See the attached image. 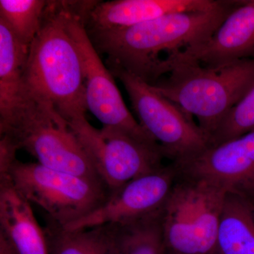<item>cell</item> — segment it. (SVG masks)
<instances>
[{
	"label": "cell",
	"mask_w": 254,
	"mask_h": 254,
	"mask_svg": "<svg viewBox=\"0 0 254 254\" xmlns=\"http://www.w3.org/2000/svg\"><path fill=\"white\" fill-rule=\"evenodd\" d=\"M240 3L221 0L206 11L173 13L131 27L87 31L98 53L108 55V65L153 85L162 77L160 54L169 56L205 43Z\"/></svg>",
	"instance_id": "1"
},
{
	"label": "cell",
	"mask_w": 254,
	"mask_h": 254,
	"mask_svg": "<svg viewBox=\"0 0 254 254\" xmlns=\"http://www.w3.org/2000/svg\"><path fill=\"white\" fill-rule=\"evenodd\" d=\"M70 1H49L41 27L29 47L25 89L50 103L67 123L86 118L81 54L68 26Z\"/></svg>",
	"instance_id": "2"
},
{
	"label": "cell",
	"mask_w": 254,
	"mask_h": 254,
	"mask_svg": "<svg viewBox=\"0 0 254 254\" xmlns=\"http://www.w3.org/2000/svg\"><path fill=\"white\" fill-rule=\"evenodd\" d=\"M168 77L153 89L198 120L208 137L216 131L232 108L254 85V58L218 68L179 62L167 66Z\"/></svg>",
	"instance_id": "3"
},
{
	"label": "cell",
	"mask_w": 254,
	"mask_h": 254,
	"mask_svg": "<svg viewBox=\"0 0 254 254\" xmlns=\"http://www.w3.org/2000/svg\"><path fill=\"white\" fill-rule=\"evenodd\" d=\"M0 136L6 137L18 150H26L44 166L103 181L67 121L50 103L26 89L17 111L0 123Z\"/></svg>",
	"instance_id": "4"
},
{
	"label": "cell",
	"mask_w": 254,
	"mask_h": 254,
	"mask_svg": "<svg viewBox=\"0 0 254 254\" xmlns=\"http://www.w3.org/2000/svg\"><path fill=\"white\" fill-rule=\"evenodd\" d=\"M177 171L162 211L167 252L214 254L227 192L213 182Z\"/></svg>",
	"instance_id": "5"
},
{
	"label": "cell",
	"mask_w": 254,
	"mask_h": 254,
	"mask_svg": "<svg viewBox=\"0 0 254 254\" xmlns=\"http://www.w3.org/2000/svg\"><path fill=\"white\" fill-rule=\"evenodd\" d=\"M0 174L46 217L64 227L88 216L108 200L110 192L103 181L44 166L13 160Z\"/></svg>",
	"instance_id": "6"
},
{
	"label": "cell",
	"mask_w": 254,
	"mask_h": 254,
	"mask_svg": "<svg viewBox=\"0 0 254 254\" xmlns=\"http://www.w3.org/2000/svg\"><path fill=\"white\" fill-rule=\"evenodd\" d=\"M108 68L123 83L138 123L158 143L165 158L180 163L208 148V137L191 115L136 75L115 65Z\"/></svg>",
	"instance_id": "7"
},
{
	"label": "cell",
	"mask_w": 254,
	"mask_h": 254,
	"mask_svg": "<svg viewBox=\"0 0 254 254\" xmlns=\"http://www.w3.org/2000/svg\"><path fill=\"white\" fill-rule=\"evenodd\" d=\"M93 1H70L68 26L81 54L84 68L87 109L103 126L119 128L147 145L160 150L127 109L109 68L102 62L86 26V18Z\"/></svg>",
	"instance_id": "8"
},
{
	"label": "cell",
	"mask_w": 254,
	"mask_h": 254,
	"mask_svg": "<svg viewBox=\"0 0 254 254\" xmlns=\"http://www.w3.org/2000/svg\"><path fill=\"white\" fill-rule=\"evenodd\" d=\"M68 123L110 194L127 182L165 165L161 150L141 143L123 130L105 126L98 129L86 118Z\"/></svg>",
	"instance_id": "9"
},
{
	"label": "cell",
	"mask_w": 254,
	"mask_h": 254,
	"mask_svg": "<svg viewBox=\"0 0 254 254\" xmlns=\"http://www.w3.org/2000/svg\"><path fill=\"white\" fill-rule=\"evenodd\" d=\"M177 177L173 163L127 182L110 194L108 200L88 216L63 227L65 230L111 225H125L160 213Z\"/></svg>",
	"instance_id": "10"
},
{
	"label": "cell",
	"mask_w": 254,
	"mask_h": 254,
	"mask_svg": "<svg viewBox=\"0 0 254 254\" xmlns=\"http://www.w3.org/2000/svg\"><path fill=\"white\" fill-rule=\"evenodd\" d=\"M173 163L180 173L213 182L254 208V131Z\"/></svg>",
	"instance_id": "11"
},
{
	"label": "cell",
	"mask_w": 254,
	"mask_h": 254,
	"mask_svg": "<svg viewBox=\"0 0 254 254\" xmlns=\"http://www.w3.org/2000/svg\"><path fill=\"white\" fill-rule=\"evenodd\" d=\"M252 58H254V0H247L240 1L208 41L169 55L164 60L163 67L166 70L170 64L190 62L218 68Z\"/></svg>",
	"instance_id": "12"
},
{
	"label": "cell",
	"mask_w": 254,
	"mask_h": 254,
	"mask_svg": "<svg viewBox=\"0 0 254 254\" xmlns=\"http://www.w3.org/2000/svg\"><path fill=\"white\" fill-rule=\"evenodd\" d=\"M221 0H115L95 1L86 18L88 31H110L131 27L165 15L206 11Z\"/></svg>",
	"instance_id": "13"
},
{
	"label": "cell",
	"mask_w": 254,
	"mask_h": 254,
	"mask_svg": "<svg viewBox=\"0 0 254 254\" xmlns=\"http://www.w3.org/2000/svg\"><path fill=\"white\" fill-rule=\"evenodd\" d=\"M0 236L17 254H50L44 230L31 203L4 174H0Z\"/></svg>",
	"instance_id": "14"
},
{
	"label": "cell",
	"mask_w": 254,
	"mask_h": 254,
	"mask_svg": "<svg viewBox=\"0 0 254 254\" xmlns=\"http://www.w3.org/2000/svg\"><path fill=\"white\" fill-rule=\"evenodd\" d=\"M28 51L29 47L0 19V123L9 120L22 104Z\"/></svg>",
	"instance_id": "15"
},
{
	"label": "cell",
	"mask_w": 254,
	"mask_h": 254,
	"mask_svg": "<svg viewBox=\"0 0 254 254\" xmlns=\"http://www.w3.org/2000/svg\"><path fill=\"white\" fill-rule=\"evenodd\" d=\"M45 221L50 254H119L115 225L67 230L46 216Z\"/></svg>",
	"instance_id": "16"
},
{
	"label": "cell",
	"mask_w": 254,
	"mask_h": 254,
	"mask_svg": "<svg viewBox=\"0 0 254 254\" xmlns=\"http://www.w3.org/2000/svg\"><path fill=\"white\" fill-rule=\"evenodd\" d=\"M214 254H254V212L237 195L227 193Z\"/></svg>",
	"instance_id": "17"
},
{
	"label": "cell",
	"mask_w": 254,
	"mask_h": 254,
	"mask_svg": "<svg viewBox=\"0 0 254 254\" xmlns=\"http://www.w3.org/2000/svg\"><path fill=\"white\" fill-rule=\"evenodd\" d=\"M162 211L125 225H117L119 254H168L162 230Z\"/></svg>",
	"instance_id": "18"
},
{
	"label": "cell",
	"mask_w": 254,
	"mask_h": 254,
	"mask_svg": "<svg viewBox=\"0 0 254 254\" xmlns=\"http://www.w3.org/2000/svg\"><path fill=\"white\" fill-rule=\"evenodd\" d=\"M48 2L43 0H1L0 19L18 41L30 47L41 27Z\"/></svg>",
	"instance_id": "19"
},
{
	"label": "cell",
	"mask_w": 254,
	"mask_h": 254,
	"mask_svg": "<svg viewBox=\"0 0 254 254\" xmlns=\"http://www.w3.org/2000/svg\"><path fill=\"white\" fill-rule=\"evenodd\" d=\"M254 131V85L231 110L209 141L216 146ZM208 147V148H209Z\"/></svg>",
	"instance_id": "20"
},
{
	"label": "cell",
	"mask_w": 254,
	"mask_h": 254,
	"mask_svg": "<svg viewBox=\"0 0 254 254\" xmlns=\"http://www.w3.org/2000/svg\"><path fill=\"white\" fill-rule=\"evenodd\" d=\"M0 254H17L4 237L0 236Z\"/></svg>",
	"instance_id": "21"
},
{
	"label": "cell",
	"mask_w": 254,
	"mask_h": 254,
	"mask_svg": "<svg viewBox=\"0 0 254 254\" xmlns=\"http://www.w3.org/2000/svg\"><path fill=\"white\" fill-rule=\"evenodd\" d=\"M254 212V208L253 209Z\"/></svg>",
	"instance_id": "22"
}]
</instances>
